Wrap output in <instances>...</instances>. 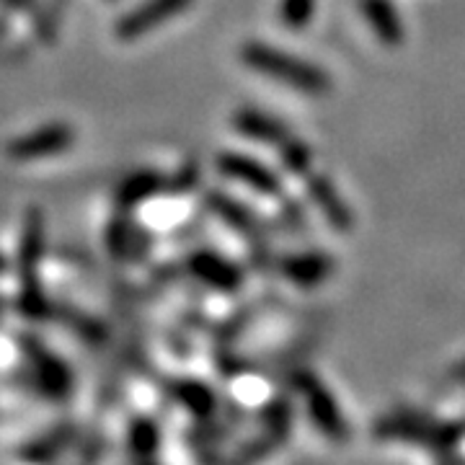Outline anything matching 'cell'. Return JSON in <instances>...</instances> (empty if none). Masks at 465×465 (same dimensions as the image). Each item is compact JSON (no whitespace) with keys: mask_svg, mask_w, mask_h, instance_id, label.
<instances>
[{"mask_svg":"<svg viewBox=\"0 0 465 465\" xmlns=\"http://www.w3.org/2000/svg\"><path fill=\"white\" fill-rule=\"evenodd\" d=\"M241 63L253 73L274 78L305 96H326L331 91V78L326 75V70H321L298 54L269 47L264 42H246L241 47Z\"/></svg>","mask_w":465,"mask_h":465,"instance_id":"1","label":"cell"},{"mask_svg":"<svg viewBox=\"0 0 465 465\" xmlns=\"http://www.w3.org/2000/svg\"><path fill=\"white\" fill-rule=\"evenodd\" d=\"M192 3L194 0H145L127 16H122V21L116 24V36L122 42L140 39L145 34L155 32L158 26H163L173 16L183 14L186 8H192Z\"/></svg>","mask_w":465,"mask_h":465,"instance_id":"2","label":"cell"},{"mask_svg":"<svg viewBox=\"0 0 465 465\" xmlns=\"http://www.w3.org/2000/svg\"><path fill=\"white\" fill-rule=\"evenodd\" d=\"M217 171H220L223 176L232 179V182L251 186V189L259 192V194H266V197H277V194L282 192L280 176H277L269 166H264L262 161L249 158V155H243V153H223V155L217 158Z\"/></svg>","mask_w":465,"mask_h":465,"instance_id":"3","label":"cell"},{"mask_svg":"<svg viewBox=\"0 0 465 465\" xmlns=\"http://www.w3.org/2000/svg\"><path fill=\"white\" fill-rule=\"evenodd\" d=\"M357 5H360V14L367 21V26L381 39V45L385 47L403 45L406 29H403V18H401L393 0H357Z\"/></svg>","mask_w":465,"mask_h":465,"instance_id":"4","label":"cell"},{"mask_svg":"<svg viewBox=\"0 0 465 465\" xmlns=\"http://www.w3.org/2000/svg\"><path fill=\"white\" fill-rule=\"evenodd\" d=\"M308 194H311V200L316 202L321 215L326 217L336 231L349 232L354 228V213H351V207L344 202V197L336 192L331 179H326L321 173L308 176Z\"/></svg>","mask_w":465,"mask_h":465,"instance_id":"5","label":"cell"},{"mask_svg":"<svg viewBox=\"0 0 465 465\" xmlns=\"http://www.w3.org/2000/svg\"><path fill=\"white\" fill-rule=\"evenodd\" d=\"M70 145H73V130L65 127V124H54V127L36 130L29 137H21L16 143H11L8 145V155L16 158V161H34V158L63 153Z\"/></svg>","mask_w":465,"mask_h":465,"instance_id":"6","label":"cell"},{"mask_svg":"<svg viewBox=\"0 0 465 465\" xmlns=\"http://www.w3.org/2000/svg\"><path fill=\"white\" fill-rule=\"evenodd\" d=\"M232 127L243 137L256 140V143H266V145H284L292 134L284 127L277 116L259 112V109H238L232 116Z\"/></svg>","mask_w":465,"mask_h":465,"instance_id":"7","label":"cell"},{"mask_svg":"<svg viewBox=\"0 0 465 465\" xmlns=\"http://www.w3.org/2000/svg\"><path fill=\"white\" fill-rule=\"evenodd\" d=\"M298 385L300 391H302V396H305V401H308V406H311V414H313V419H316L318 424L329 432V437H341V432H344V421H341V416H339V409H336V403H333L331 393H329L313 375H300Z\"/></svg>","mask_w":465,"mask_h":465,"instance_id":"8","label":"cell"},{"mask_svg":"<svg viewBox=\"0 0 465 465\" xmlns=\"http://www.w3.org/2000/svg\"><path fill=\"white\" fill-rule=\"evenodd\" d=\"M333 272V262L326 253H295L282 259V274L290 282L300 284V287H316L323 280H329Z\"/></svg>","mask_w":465,"mask_h":465,"instance_id":"9","label":"cell"},{"mask_svg":"<svg viewBox=\"0 0 465 465\" xmlns=\"http://www.w3.org/2000/svg\"><path fill=\"white\" fill-rule=\"evenodd\" d=\"M192 272L200 277L202 282H207L215 290H223V292H232L241 284L238 266L231 264L223 256H217V253H210V251H202L197 256H192Z\"/></svg>","mask_w":465,"mask_h":465,"instance_id":"10","label":"cell"},{"mask_svg":"<svg viewBox=\"0 0 465 465\" xmlns=\"http://www.w3.org/2000/svg\"><path fill=\"white\" fill-rule=\"evenodd\" d=\"M207 202H210V210H213L220 220H225L232 231L241 232L243 238L256 241V238L262 235V223H259V217L253 215L249 207H243L241 202L231 200V197H225V194H220V192H213V194L207 197Z\"/></svg>","mask_w":465,"mask_h":465,"instance_id":"11","label":"cell"},{"mask_svg":"<svg viewBox=\"0 0 465 465\" xmlns=\"http://www.w3.org/2000/svg\"><path fill=\"white\" fill-rule=\"evenodd\" d=\"M161 189H166V186H163V179L155 171H140V173H134L133 179H127L124 186L119 189V202L133 207V204L150 200Z\"/></svg>","mask_w":465,"mask_h":465,"instance_id":"12","label":"cell"},{"mask_svg":"<svg viewBox=\"0 0 465 465\" xmlns=\"http://www.w3.org/2000/svg\"><path fill=\"white\" fill-rule=\"evenodd\" d=\"M316 16V0H280V21L290 32H302Z\"/></svg>","mask_w":465,"mask_h":465,"instance_id":"13","label":"cell"},{"mask_svg":"<svg viewBox=\"0 0 465 465\" xmlns=\"http://www.w3.org/2000/svg\"><path fill=\"white\" fill-rule=\"evenodd\" d=\"M280 158H282V166L287 171H292V173H308L311 171V163H313V153L311 148L305 145V143H300V140H287L284 145H280Z\"/></svg>","mask_w":465,"mask_h":465,"instance_id":"14","label":"cell"},{"mask_svg":"<svg viewBox=\"0 0 465 465\" xmlns=\"http://www.w3.org/2000/svg\"><path fill=\"white\" fill-rule=\"evenodd\" d=\"M0 266H3V259H0Z\"/></svg>","mask_w":465,"mask_h":465,"instance_id":"15","label":"cell"}]
</instances>
